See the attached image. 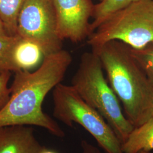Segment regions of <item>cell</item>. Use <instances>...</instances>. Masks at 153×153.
<instances>
[{"mask_svg":"<svg viewBox=\"0 0 153 153\" xmlns=\"http://www.w3.org/2000/svg\"><path fill=\"white\" fill-rule=\"evenodd\" d=\"M44 56L38 44L17 35L10 52L11 71H30L43 61Z\"/></svg>","mask_w":153,"mask_h":153,"instance_id":"9","label":"cell"},{"mask_svg":"<svg viewBox=\"0 0 153 153\" xmlns=\"http://www.w3.org/2000/svg\"><path fill=\"white\" fill-rule=\"evenodd\" d=\"M10 76V71H6L0 76V111L7 103L10 97V88H8Z\"/></svg>","mask_w":153,"mask_h":153,"instance_id":"15","label":"cell"},{"mask_svg":"<svg viewBox=\"0 0 153 153\" xmlns=\"http://www.w3.org/2000/svg\"><path fill=\"white\" fill-rule=\"evenodd\" d=\"M138 153H151L150 152H139Z\"/></svg>","mask_w":153,"mask_h":153,"instance_id":"19","label":"cell"},{"mask_svg":"<svg viewBox=\"0 0 153 153\" xmlns=\"http://www.w3.org/2000/svg\"><path fill=\"white\" fill-rule=\"evenodd\" d=\"M99 2H101V1H103V0H98Z\"/></svg>","mask_w":153,"mask_h":153,"instance_id":"20","label":"cell"},{"mask_svg":"<svg viewBox=\"0 0 153 153\" xmlns=\"http://www.w3.org/2000/svg\"><path fill=\"white\" fill-rule=\"evenodd\" d=\"M121 149L123 153L153 150V116L141 126L134 128L121 144Z\"/></svg>","mask_w":153,"mask_h":153,"instance_id":"10","label":"cell"},{"mask_svg":"<svg viewBox=\"0 0 153 153\" xmlns=\"http://www.w3.org/2000/svg\"><path fill=\"white\" fill-rule=\"evenodd\" d=\"M140 0H103L95 5L91 30L94 32L107 17L121 9Z\"/></svg>","mask_w":153,"mask_h":153,"instance_id":"12","label":"cell"},{"mask_svg":"<svg viewBox=\"0 0 153 153\" xmlns=\"http://www.w3.org/2000/svg\"><path fill=\"white\" fill-rule=\"evenodd\" d=\"M41 153H58L56 152H55L54 150H50V149H48L45 148L44 149V150H43V152Z\"/></svg>","mask_w":153,"mask_h":153,"instance_id":"18","label":"cell"},{"mask_svg":"<svg viewBox=\"0 0 153 153\" xmlns=\"http://www.w3.org/2000/svg\"><path fill=\"white\" fill-rule=\"evenodd\" d=\"M7 35L8 34L6 31L4 23L2 22L1 18H0V37H4Z\"/></svg>","mask_w":153,"mask_h":153,"instance_id":"17","label":"cell"},{"mask_svg":"<svg viewBox=\"0 0 153 153\" xmlns=\"http://www.w3.org/2000/svg\"><path fill=\"white\" fill-rule=\"evenodd\" d=\"M104 71L97 53L93 51L85 52L71 79V85L88 105L104 117L122 144L134 127L124 115Z\"/></svg>","mask_w":153,"mask_h":153,"instance_id":"3","label":"cell"},{"mask_svg":"<svg viewBox=\"0 0 153 153\" xmlns=\"http://www.w3.org/2000/svg\"><path fill=\"white\" fill-rule=\"evenodd\" d=\"M131 51L132 55L153 85V42L140 49L131 48Z\"/></svg>","mask_w":153,"mask_h":153,"instance_id":"13","label":"cell"},{"mask_svg":"<svg viewBox=\"0 0 153 153\" xmlns=\"http://www.w3.org/2000/svg\"><path fill=\"white\" fill-rule=\"evenodd\" d=\"M53 116L69 127L82 126L105 153H123L121 143L107 121L81 97L71 85L58 84L52 93Z\"/></svg>","mask_w":153,"mask_h":153,"instance_id":"5","label":"cell"},{"mask_svg":"<svg viewBox=\"0 0 153 153\" xmlns=\"http://www.w3.org/2000/svg\"><path fill=\"white\" fill-rule=\"evenodd\" d=\"M16 35L38 44L45 56L62 49L52 0H25L18 15Z\"/></svg>","mask_w":153,"mask_h":153,"instance_id":"6","label":"cell"},{"mask_svg":"<svg viewBox=\"0 0 153 153\" xmlns=\"http://www.w3.org/2000/svg\"><path fill=\"white\" fill-rule=\"evenodd\" d=\"M60 38L79 43L91 34L90 19L95 4L91 0H52Z\"/></svg>","mask_w":153,"mask_h":153,"instance_id":"7","label":"cell"},{"mask_svg":"<svg viewBox=\"0 0 153 153\" xmlns=\"http://www.w3.org/2000/svg\"><path fill=\"white\" fill-rule=\"evenodd\" d=\"M25 0H0V18L9 36L16 35L18 18Z\"/></svg>","mask_w":153,"mask_h":153,"instance_id":"11","label":"cell"},{"mask_svg":"<svg viewBox=\"0 0 153 153\" xmlns=\"http://www.w3.org/2000/svg\"><path fill=\"white\" fill-rule=\"evenodd\" d=\"M16 38L17 35L0 37V76L6 71H11L10 52Z\"/></svg>","mask_w":153,"mask_h":153,"instance_id":"14","label":"cell"},{"mask_svg":"<svg viewBox=\"0 0 153 153\" xmlns=\"http://www.w3.org/2000/svg\"><path fill=\"white\" fill-rule=\"evenodd\" d=\"M64 49L47 55L36 71H16L10 86V97L0 111V126H38L59 138L65 134L59 125L44 112L42 104L49 93L63 80L72 62Z\"/></svg>","mask_w":153,"mask_h":153,"instance_id":"1","label":"cell"},{"mask_svg":"<svg viewBox=\"0 0 153 153\" xmlns=\"http://www.w3.org/2000/svg\"><path fill=\"white\" fill-rule=\"evenodd\" d=\"M45 148L30 126H0V153H41Z\"/></svg>","mask_w":153,"mask_h":153,"instance_id":"8","label":"cell"},{"mask_svg":"<svg viewBox=\"0 0 153 153\" xmlns=\"http://www.w3.org/2000/svg\"><path fill=\"white\" fill-rule=\"evenodd\" d=\"M112 40L133 49L142 48L153 42V0H140L107 16L88 37L94 49Z\"/></svg>","mask_w":153,"mask_h":153,"instance_id":"4","label":"cell"},{"mask_svg":"<svg viewBox=\"0 0 153 153\" xmlns=\"http://www.w3.org/2000/svg\"><path fill=\"white\" fill-rule=\"evenodd\" d=\"M92 51L98 55L126 117L134 128L141 126L153 116V85L131 48L112 40Z\"/></svg>","mask_w":153,"mask_h":153,"instance_id":"2","label":"cell"},{"mask_svg":"<svg viewBox=\"0 0 153 153\" xmlns=\"http://www.w3.org/2000/svg\"><path fill=\"white\" fill-rule=\"evenodd\" d=\"M81 151L79 153H103L98 148L86 140L81 141Z\"/></svg>","mask_w":153,"mask_h":153,"instance_id":"16","label":"cell"}]
</instances>
